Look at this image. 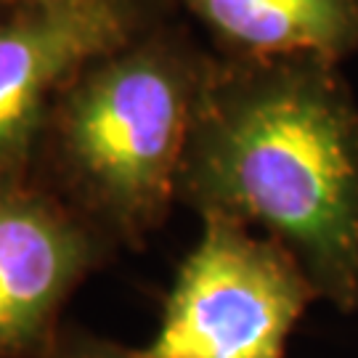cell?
<instances>
[{
    "instance_id": "cell-6",
    "label": "cell",
    "mask_w": 358,
    "mask_h": 358,
    "mask_svg": "<svg viewBox=\"0 0 358 358\" xmlns=\"http://www.w3.org/2000/svg\"><path fill=\"white\" fill-rule=\"evenodd\" d=\"M202 27L226 59L324 56L358 51V0H165Z\"/></svg>"
},
{
    "instance_id": "cell-7",
    "label": "cell",
    "mask_w": 358,
    "mask_h": 358,
    "mask_svg": "<svg viewBox=\"0 0 358 358\" xmlns=\"http://www.w3.org/2000/svg\"><path fill=\"white\" fill-rule=\"evenodd\" d=\"M43 358H141L133 348H125L101 337V334H93L77 324H64L56 340H53L51 350Z\"/></svg>"
},
{
    "instance_id": "cell-8",
    "label": "cell",
    "mask_w": 358,
    "mask_h": 358,
    "mask_svg": "<svg viewBox=\"0 0 358 358\" xmlns=\"http://www.w3.org/2000/svg\"><path fill=\"white\" fill-rule=\"evenodd\" d=\"M48 3H90V0H48Z\"/></svg>"
},
{
    "instance_id": "cell-9",
    "label": "cell",
    "mask_w": 358,
    "mask_h": 358,
    "mask_svg": "<svg viewBox=\"0 0 358 358\" xmlns=\"http://www.w3.org/2000/svg\"><path fill=\"white\" fill-rule=\"evenodd\" d=\"M6 3H11V0H0V8H3V6H6Z\"/></svg>"
},
{
    "instance_id": "cell-4",
    "label": "cell",
    "mask_w": 358,
    "mask_h": 358,
    "mask_svg": "<svg viewBox=\"0 0 358 358\" xmlns=\"http://www.w3.org/2000/svg\"><path fill=\"white\" fill-rule=\"evenodd\" d=\"M29 170L0 176V358H43L77 287L117 255Z\"/></svg>"
},
{
    "instance_id": "cell-2",
    "label": "cell",
    "mask_w": 358,
    "mask_h": 358,
    "mask_svg": "<svg viewBox=\"0 0 358 358\" xmlns=\"http://www.w3.org/2000/svg\"><path fill=\"white\" fill-rule=\"evenodd\" d=\"M213 51L167 8L88 59L53 96L29 173L117 250L170 215L196 93Z\"/></svg>"
},
{
    "instance_id": "cell-1",
    "label": "cell",
    "mask_w": 358,
    "mask_h": 358,
    "mask_svg": "<svg viewBox=\"0 0 358 358\" xmlns=\"http://www.w3.org/2000/svg\"><path fill=\"white\" fill-rule=\"evenodd\" d=\"M176 199L202 217L263 226L300 260L321 300L356 310L358 103L340 64L213 53Z\"/></svg>"
},
{
    "instance_id": "cell-5",
    "label": "cell",
    "mask_w": 358,
    "mask_h": 358,
    "mask_svg": "<svg viewBox=\"0 0 358 358\" xmlns=\"http://www.w3.org/2000/svg\"><path fill=\"white\" fill-rule=\"evenodd\" d=\"M167 8L165 0L6 3L0 8V176L29 170L40 125L66 80Z\"/></svg>"
},
{
    "instance_id": "cell-3",
    "label": "cell",
    "mask_w": 358,
    "mask_h": 358,
    "mask_svg": "<svg viewBox=\"0 0 358 358\" xmlns=\"http://www.w3.org/2000/svg\"><path fill=\"white\" fill-rule=\"evenodd\" d=\"M321 300L300 260L273 236L202 217L141 358H284L308 306Z\"/></svg>"
}]
</instances>
